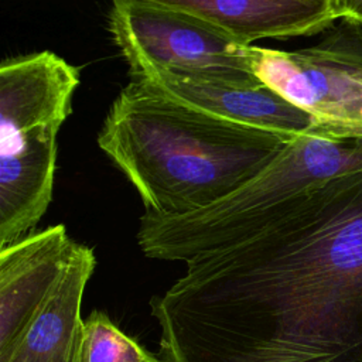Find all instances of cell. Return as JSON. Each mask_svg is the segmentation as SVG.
<instances>
[{"mask_svg":"<svg viewBox=\"0 0 362 362\" xmlns=\"http://www.w3.org/2000/svg\"><path fill=\"white\" fill-rule=\"evenodd\" d=\"M185 264L150 300L164 362H362V171Z\"/></svg>","mask_w":362,"mask_h":362,"instance_id":"obj_1","label":"cell"},{"mask_svg":"<svg viewBox=\"0 0 362 362\" xmlns=\"http://www.w3.org/2000/svg\"><path fill=\"white\" fill-rule=\"evenodd\" d=\"M291 141L185 106L130 81L98 146L139 192L147 214L202 209L249 181Z\"/></svg>","mask_w":362,"mask_h":362,"instance_id":"obj_2","label":"cell"},{"mask_svg":"<svg viewBox=\"0 0 362 362\" xmlns=\"http://www.w3.org/2000/svg\"><path fill=\"white\" fill-rule=\"evenodd\" d=\"M107 23L130 75L163 69L230 86L263 85L250 69L247 47L163 0H115Z\"/></svg>","mask_w":362,"mask_h":362,"instance_id":"obj_3","label":"cell"},{"mask_svg":"<svg viewBox=\"0 0 362 362\" xmlns=\"http://www.w3.org/2000/svg\"><path fill=\"white\" fill-rule=\"evenodd\" d=\"M253 75L313 116L328 139H362V25L341 20L296 51L247 47Z\"/></svg>","mask_w":362,"mask_h":362,"instance_id":"obj_4","label":"cell"},{"mask_svg":"<svg viewBox=\"0 0 362 362\" xmlns=\"http://www.w3.org/2000/svg\"><path fill=\"white\" fill-rule=\"evenodd\" d=\"M61 126H0V249L33 233L51 204Z\"/></svg>","mask_w":362,"mask_h":362,"instance_id":"obj_5","label":"cell"},{"mask_svg":"<svg viewBox=\"0 0 362 362\" xmlns=\"http://www.w3.org/2000/svg\"><path fill=\"white\" fill-rule=\"evenodd\" d=\"M130 76L132 81L173 100L236 124L276 133L290 140L300 136L325 137L313 116L266 85L230 86L163 69H144Z\"/></svg>","mask_w":362,"mask_h":362,"instance_id":"obj_6","label":"cell"},{"mask_svg":"<svg viewBox=\"0 0 362 362\" xmlns=\"http://www.w3.org/2000/svg\"><path fill=\"white\" fill-rule=\"evenodd\" d=\"M75 245L59 223L0 249V362L11 354L33 322Z\"/></svg>","mask_w":362,"mask_h":362,"instance_id":"obj_7","label":"cell"},{"mask_svg":"<svg viewBox=\"0 0 362 362\" xmlns=\"http://www.w3.org/2000/svg\"><path fill=\"white\" fill-rule=\"evenodd\" d=\"M195 16L242 47L262 38L313 35L344 20L342 0H163Z\"/></svg>","mask_w":362,"mask_h":362,"instance_id":"obj_8","label":"cell"},{"mask_svg":"<svg viewBox=\"0 0 362 362\" xmlns=\"http://www.w3.org/2000/svg\"><path fill=\"white\" fill-rule=\"evenodd\" d=\"M95 266L93 249L76 242L52 291L3 362H78L82 298Z\"/></svg>","mask_w":362,"mask_h":362,"instance_id":"obj_9","label":"cell"},{"mask_svg":"<svg viewBox=\"0 0 362 362\" xmlns=\"http://www.w3.org/2000/svg\"><path fill=\"white\" fill-rule=\"evenodd\" d=\"M78 362H164L124 334L106 313L95 310L83 320Z\"/></svg>","mask_w":362,"mask_h":362,"instance_id":"obj_10","label":"cell"}]
</instances>
